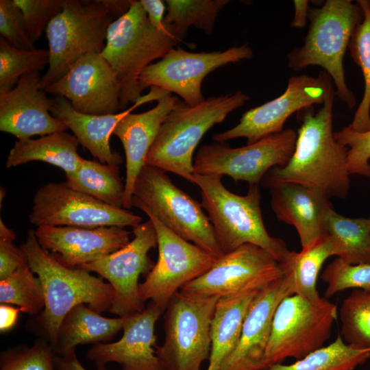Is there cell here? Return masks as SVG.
<instances>
[{
	"instance_id": "6da1fadb",
	"label": "cell",
	"mask_w": 370,
	"mask_h": 370,
	"mask_svg": "<svg viewBox=\"0 0 370 370\" xmlns=\"http://www.w3.org/2000/svg\"><path fill=\"white\" fill-rule=\"evenodd\" d=\"M334 95L333 90L317 112L313 106L297 112L301 123L293 154L285 166L273 167L264 175L260 182L263 186L289 182L304 186L329 199L347 196L350 186L348 148L334 136Z\"/></svg>"
},
{
	"instance_id": "7a4b0ae2",
	"label": "cell",
	"mask_w": 370,
	"mask_h": 370,
	"mask_svg": "<svg viewBox=\"0 0 370 370\" xmlns=\"http://www.w3.org/2000/svg\"><path fill=\"white\" fill-rule=\"evenodd\" d=\"M21 248L42 286L45 308L38 314V325L51 348L62 320L75 306L86 303L98 313L110 310L112 286L87 270L62 264L40 245L35 231H29Z\"/></svg>"
},
{
	"instance_id": "3957f363",
	"label": "cell",
	"mask_w": 370,
	"mask_h": 370,
	"mask_svg": "<svg viewBox=\"0 0 370 370\" xmlns=\"http://www.w3.org/2000/svg\"><path fill=\"white\" fill-rule=\"evenodd\" d=\"M131 0H65L48 25L49 64L40 88L62 77L83 56L101 53L111 23L130 8Z\"/></svg>"
},
{
	"instance_id": "277c9868",
	"label": "cell",
	"mask_w": 370,
	"mask_h": 370,
	"mask_svg": "<svg viewBox=\"0 0 370 370\" xmlns=\"http://www.w3.org/2000/svg\"><path fill=\"white\" fill-rule=\"evenodd\" d=\"M221 177L194 173L191 183L201 190V206L208 214L223 253L252 244L269 253L280 264L286 262L293 251L283 240L271 236L267 231L259 185H249L245 195H238L225 187Z\"/></svg>"
},
{
	"instance_id": "5b68a950",
	"label": "cell",
	"mask_w": 370,
	"mask_h": 370,
	"mask_svg": "<svg viewBox=\"0 0 370 370\" xmlns=\"http://www.w3.org/2000/svg\"><path fill=\"white\" fill-rule=\"evenodd\" d=\"M165 26L156 28L136 0H132L129 10L110 25L101 55L119 83L121 111L142 97L139 77L144 69L164 58L179 42L170 26Z\"/></svg>"
},
{
	"instance_id": "8992f818",
	"label": "cell",
	"mask_w": 370,
	"mask_h": 370,
	"mask_svg": "<svg viewBox=\"0 0 370 370\" xmlns=\"http://www.w3.org/2000/svg\"><path fill=\"white\" fill-rule=\"evenodd\" d=\"M249 97L241 90L211 97L195 105L179 101L162 123L145 163L192 182L194 151L204 135Z\"/></svg>"
},
{
	"instance_id": "52a82bcc",
	"label": "cell",
	"mask_w": 370,
	"mask_h": 370,
	"mask_svg": "<svg viewBox=\"0 0 370 370\" xmlns=\"http://www.w3.org/2000/svg\"><path fill=\"white\" fill-rule=\"evenodd\" d=\"M362 17L360 5L349 0H327L321 8L310 7L304 43L288 55V66L293 71L310 65L323 67L334 81L337 96L349 108L355 106L356 99L347 86L343 61Z\"/></svg>"
},
{
	"instance_id": "ba28073f",
	"label": "cell",
	"mask_w": 370,
	"mask_h": 370,
	"mask_svg": "<svg viewBox=\"0 0 370 370\" xmlns=\"http://www.w3.org/2000/svg\"><path fill=\"white\" fill-rule=\"evenodd\" d=\"M132 205L147 208L178 236L214 256L223 254L201 204L176 186L165 171L145 164L136 180Z\"/></svg>"
},
{
	"instance_id": "9c48e42d",
	"label": "cell",
	"mask_w": 370,
	"mask_h": 370,
	"mask_svg": "<svg viewBox=\"0 0 370 370\" xmlns=\"http://www.w3.org/2000/svg\"><path fill=\"white\" fill-rule=\"evenodd\" d=\"M337 317L336 305L325 297L312 301L294 294L284 298L273 315L264 369L288 358L299 360L323 347Z\"/></svg>"
},
{
	"instance_id": "30bf717a",
	"label": "cell",
	"mask_w": 370,
	"mask_h": 370,
	"mask_svg": "<svg viewBox=\"0 0 370 370\" xmlns=\"http://www.w3.org/2000/svg\"><path fill=\"white\" fill-rule=\"evenodd\" d=\"M219 298L177 292L164 310L165 338L157 347L162 370H200L209 359L210 328Z\"/></svg>"
},
{
	"instance_id": "8fae6325",
	"label": "cell",
	"mask_w": 370,
	"mask_h": 370,
	"mask_svg": "<svg viewBox=\"0 0 370 370\" xmlns=\"http://www.w3.org/2000/svg\"><path fill=\"white\" fill-rule=\"evenodd\" d=\"M139 209L155 227L158 258L139 284L138 295L142 302L150 300L164 311L179 289L206 273L219 258L178 236L147 208Z\"/></svg>"
},
{
	"instance_id": "7c38bea8",
	"label": "cell",
	"mask_w": 370,
	"mask_h": 370,
	"mask_svg": "<svg viewBox=\"0 0 370 370\" xmlns=\"http://www.w3.org/2000/svg\"><path fill=\"white\" fill-rule=\"evenodd\" d=\"M297 137L294 130L286 129L238 148L225 143L204 145L196 154L194 171L200 175H225L234 181L259 185L271 169L288 162Z\"/></svg>"
},
{
	"instance_id": "4fadbf2b",
	"label": "cell",
	"mask_w": 370,
	"mask_h": 370,
	"mask_svg": "<svg viewBox=\"0 0 370 370\" xmlns=\"http://www.w3.org/2000/svg\"><path fill=\"white\" fill-rule=\"evenodd\" d=\"M29 219L36 227H133L142 223L140 216L75 190L66 182L42 186L34 195Z\"/></svg>"
},
{
	"instance_id": "5bb4252c",
	"label": "cell",
	"mask_w": 370,
	"mask_h": 370,
	"mask_svg": "<svg viewBox=\"0 0 370 370\" xmlns=\"http://www.w3.org/2000/svg\"><path fill=\"white\" fill-rule=\"evenodd\" d=\"M253 54L247 44L223 51L190 52L173 48L144 69L139 77L140 86L142 90L157 87L174 92L187 105L195 106L205 100L201 84L207 75L222 66L251 59Z\"/></svg>"
},
{
	"instance_id": "9a60e30c",
	"label": "cell",
	"mask_w": 370,
	"mask_h": 370,
	"mask_svg": "<svg viewBox=\"0 0 370 370\" xmlns=\"http://www.w3.org/2000/svg\"><path fill=\"white\" fill-rule=\"evenodd\" d=\"M284 275L280 263L263 249L245 244L223 254L201 276L183 286L185 295L221 298L251 288H262Z\"/></svg>"
},
{
	"instance_id": "2e32d148",
	"label": "cell",
	"mask_w": 370,
	"mask_h": 370,
	"mask_svg": "<svg viewBox=\"0 0 370 370\" xmlns=\"http://www.w3.org/2000/svg\"><path fill=\"white\" fill-rule=\"evenodd\" d=\"M331 79L325 71L317 77L306 75L291 76L282 95L245 112L235 127L215 134L212 140L225 143L244 137L247 144H251L282 132L284 123L291 114L324 102L334 90Z\"/></svg>"
},
{
	"instance_id": "e0dca14e",
	"label": "cell",
	"mask_w": 370,
	"mask_h": 370,
	"mask_svg": "<svg viewBox=\"0 0 370 370\" xmlns=\"http://www.w3.org/2000/svg\"><path fill=\"white\" fill-rule=\"evenodd\" d=\"M134 238L121 249L81 268L96 272L112 286L114 299L109 311L119 317L142 311L145 303L138 295L139 276L153 267L148 252L157 246V235L150 219L133 227Z\"/></svg>"
},
{
	"instance_id": "ac0fdd59",
	"label": "cell",
	"mask_w": 370,
	"mask_h": 370,
	"mask_svg": "<svg viewBox=\"0 0 370 370\" xmlns=\"http://www.w3.org/2000/svg\"><path fill=\"white\" fill-rule=\"evenodd\" d=\"M43 90L66 98L81 113L104 115L121 110L119 83L100 53L83 56L62 77Z\"/></svg>"
},
{
	"instance_id": "d6986e66",
	"label": "cell",
	"mask_w": 370,
	"mask_h": 370,
	"mask_svg": "<svg viewBox=\"0 0 370 370\" xmlns=\"http://www.w3.org/2000/svg\"><path fill=\"white\" fill-rule=\"evenodd\" d=\"M38 71L22 76L10 91L0 94V130L18 140L65 132L68 127L50 114L53 98L40 88Z\"/></svg>"
},
{
	"instance_id": "ffe728a7",
	"label": "cell",
	"mask_w": 370,
	"mask_h": 370,
	"mask_svg": "<svg viewBox=\"0 0 370 370\" xmlns=\"http://www.w3.org/2000/svg\"><path fill=\"white\" fill-rule=\"evenodd\" d=\"M291 295L293 284L286 275L257 293L245 315L237 346L219 370H264V353L275 311L280 301Z\"/></svg>"
},
{
	"instance_id": "44dd1931",
	"label": "cell",
	"mask_w": 370,
	"mask_h": 370,
	"mask_svg": "<svg viewBox=\"0 0 370 370\" xmlns=\"http://www.w3.org/2000/svg\"><path fill=\"white\" fill-rule=\"evenodd\" d=\"M35 234L40 245L64 265L77 268L125 247L131 232L121 226L95 228L39 226Z\"/></svg>"
},
{
	"instance_id": "7402d4cb",
	"label": "cell",
	"mask_w": 370,
	"mask_h": 370,
	"mask_svg": "<svg viewBox=\"0 0 370 370\" xmlns=\"http://www.w3.org/2000/svg\"><path fill=\"white\" fill-rule=\"evenodd\" d=\"M163 312L149 301L142 311L124 316L120 340L95 344L88 352V358L97 367L114 362L121 366V370H162L153 347H156L155 324Z\"/></svg>"
},
{
	"instance_id": "603a6c76",
	"label": "cell",
	"mask_w": 370,
	"mask_h": 370,
	"mask_svg": "<svg viewBox=\"0 0 370 370\" xmlns=\"http://www.w3.org/2000/svg\"><path fill=\"white\" fill-rule=\"evenodd\" d=\"M134 105L124 111L104 115L87 114L76 111L70 101L62 97H54L50 112L70 129L80 145L86 148L100 162L119 166L122 157L110 146V137L117 123L140 106L158 101L168 93L160 88L151 87Z\"/></svg>"
},
{
	"instance_id": "cb8c5ba5",
	"label": "cell",
	"mask_w": 370,
	"mask_h": 370,
	"mask_svg": "<svg viewBox=\"0 0 370 370\" xmlns=\"http://www.w3.org/2000/svg\"><path fill=\"white\" fill-rule=\"evenodd\" d=\"M267 188L273 212L279 221L295 227L301 250L312 247L325 238V220L333 208L328 198L294 183H274Z\"/></svg>"
},
{
	"instance_id": "d4e9b609",
	"label": "cell",
	"mask_w": 370,
	"mask_h": 370,
	"mask_svg": "<svg viewBox=\"0 0 370 370\" xmlns=\"http://www.w3.org/2000/svg\"><path fill=\"white\" fill-rule=\"evenodd\" d=\"M179 101L176 97L168 93L152 109L142 113H129L116 125L112 134L119 138L125 153L124 209L132 208L134 186L140 171L146 164L147 153L162 123Z\"/></svg>"
},
{
	"instance_id": "484cf974",
	"label": "cell",
	"mask_w": 370,
	"mask_h": 370,
	"mask_svg": "<svg viewBox=\"0 0 370 370\" xmlns=\"http://www.w3.org/2000/svg\"><path fill=\"white\" fill-rule=\"evenodd\" d=\"M261 289L251 288L218 299L211 323V349L206 370H219L235 349L249 307Z\"/></svg>"
},
{
	"instance_id": "4316f807",
	"label": "cell",
	"mask_w": 370,
	"mask_h": 370,
	"mask_svg": "<svg viewBox=\"0 0 370 370\" xmlns=\"http://www.w3.org/2000/svg\"><path fill=\"white\" fill-rule=\"evenodd\" d=\"M124 321L125 317L106 318L79 304L62 320L52 349L58 356H63L78 345L107 342L123 329Z\"/></svg>"
},
{
	"instance_id": "83f0119b",
	"label": "cell",
	"mask_w": 370,
	"mask_h": 370,
	"mask_svg": "<svg viewBox=\"0 0 370 370\" xmlns=\"http://www.w3.org/2000/svg\"><path fill=\"white\" fill-rule=\"evenodd\" d=\"M79 145L77 138L66 132H55L36 139L18 140L10 150L5 165L11 168L41 161L62 169L65 174L73 173L83 159L77 153Z\"/></svg>"
},
{
	"instance_id": "f1b7e54d",
	"label": "cell",
	"mask_w": 370,
	"mask_h": 370,
	"mask_svg": "<svg viewBox=\"0 0 370 370\" xmlns=\"http://www.w3.org/2000/svg\"><path fill=\"white\" fill-rule=\"evenodd\" d=\"M325 236L332 243L333 256L346 263H370V223L369 218H349L329 212Z\"/></svg>"
},
{
	"instance_id": "f546056e",
	"label": "cell",
	"mask_w": 370,
	"mask_h": 370,
	"mask_svg": "<svg viewBox=\"0 0 370 370\" xmlns=\"http://www.w3.org/2000/svg\"><path fill=\"white\" fill-rule=\"evenodd\" d=\"M119 166L83 158L79 168L66 174L69 187L91 196L110 206L123 208L125 183Z\"/></svg>"
},
{
	"instance_id": "4dcf8cb0",
	"label": "cell",
	"mask_w": 370,
	"mask_h": 370,
	"mask_svg": "<svg viewBox=\"0 0 370 370\" xmlns=\"http://www.w3.org/2000/svg\"><path fill=\"white\" fill-rule=\"evenodd\" d=\"M332 256V243L325 237L308 249L293 251L289 260L280 264L284 275L293 284L294 294L312 301L321 298L317 288L318 275L325 261Z\"/></svg>"
},
{
	"instance_id": "1f68e13d",
	"label": "cell",
	"mask_w": 370,
	"mask_h": 370,
	"mask_svg": "<svg viewBox=\"0 0 370 370\" xmlns=\"http://www.w3.org/2000/svg\"><path fill=\"white\" fill-rule=\"evenodd\" d=\"M370 358V349L352 347L338 334L335 341L290 365L278 363L264 370H354Z\"/></svg>"
},
{
	"instance_id": "d6a6232c",
	"label": "cell",
	"mask_w": 370,
	"mask_h": 370,
	"mask_svg": "<svg viewBox=\"0 0 370 370\" xmlns=\"http://www.w3.org/2000/svg\"><path fill=\"white\" fill-rule=\"evenodd\" d=\"M167 13L164 24L170 26L181 41L190 27L210 34L212 32L219 12L229 0H166Z\"/></svg>"
},
{
	"instance_id": "836d02e7",
	"label": "cell",
	"mask_w": 370,
	"mask_h": 370,
	"mask_svg": "<svg viewBox=\"0 0 370 370\" xmlns=\"http://www.w3.org/2000/svg\"><path fill=\"white\" fill-rule=\"evenodd\" d=\"M363 12V20L356 27L350 40V54L362 72L365 92L352 123L348 127L357 132L370 130V12L367 1H357Z\"/></svg>"
},
{
	"instance_id": "e575fe53",
	"label": "cell",
	"mask_w": 370,
	"mask_h": 370,
	"mask_svg": "<svg viewBox=\"0 0 370 370\" xmlns=\"http://www.w3.org/2000/svg\"><path fill=\"white\" fill-rule=\"evenodd\" d=\"M339 334L347 344L370 349V290L356 289L341 306Z\"/></svg>"
},
{
	"instance_id": "d590c367",
	"label": "cell",
	"mask_w": 370,
	"mask_h": 370,
	"mask_svg": "<svg viewBox=\"0 0 370 370\" xmlns=\"http://www.w3.org/2000/svg\"><path fill=\"white\" fill-rule=\"evenodd\" d=\"M28 262L7 278L0 280V302L15 304L21 312L39 314L45 308L41 282L36 278Z\"/></svg>"
},
{
	"instance_id": "8d00e7d4",
	"label": "cell",
	"mask_w": 370,
	"mask_h": 370,
	"mask_svg": "<svg viewBox=\"0 0 370 370\" xmlns=\"http://www.w3.org/2000/svg\"><path fill=\"white\" fill-rule=\"evenodd\" d=\"M49 64V50L18 49L0 37V94L10 91L24 75L39 72Z\"/></svg>"
},
{
	"instance_id": "74e56055",
	"label": "cell",
	"mask_w": 370,
	"mask_h": 370,
	"mask_svg": "<svg viewBox=\"0 0 370 370\" xmlns=\"http://www.w3.org/2000/svg\"><path fill=\"white\" fill-rule=\"evenodd\" d=\"M321 278L327 284L326 299L348 288L370 290V263L351 264L337 258L327 266Z\"/></svg>"
},
{
	"instance_id": "f35d334b",
	"label": "cell",
	"mask_w": 370,
	"mask_h": 370,
	"mask_svg": "<svg viewBox=\"0 0 370 370\" xmlns=\"http://www.w3.org/2000/svg\"><path fill=\"white\" fill-rule=\"evenodd\" d=\"M53 351L45 341L30 347L3 352L0 370H56Z\"/></svg>"
},
{
	"instance_id": "ab89813d",
	"label": "cell",
	"mask_w": 370,
	"mask_h": 370,
	"mask_svg": "<svg viewBox=\"0 0 370 370\" xmlns=\"http://www.w3.org/2000/svg\"><path fill=\"white\" fill-rule=\"evenodd\" d=\"M336 140L348 148L347 169L349 174L370 177V130L357 132L348 126L334 133Z\"/></svg>"
},
{
	"instance_id": "60d3db41",
	"label": "cell",
	"mask_w": 370,
	"mask_h": 370,
	"mask_svg": "<svg viewBox=\"0 0 370 370\" xmlns=\"http://www.w3.org/2000/svg\"><path fill=\"white\" fill-rule=\"evenodd\" d=\"M21 9L31 40L34 43L51 21L64 8L65 0H14Z\"/></svg>"
},
{
	"instance_id": "b9f144b4",
	"label": "cell",
	"mask_w": 370,
	"mask_h": 370,
	"mask_svg": "<svg viewBox=\"0 0 370 370\" xmlns=\"http://www.w3.org/2000/svg\"><path fill=\"white\" fill-rule=\"evenodd\" d=\"M0 34L1 37L14 47L25 50L35 49L23 13L14 0L0 1Z\"/></svg>"
},
{
	"instance_id": "7bdbcfd3",
	"label": "cell",
	"mask_w": 370,
	"mask_h": 370,
	"mask_svg": "<svg viewBox=\"0 0 370 370\" xmlns=\"http://www.w3.org/2000/svg\"><path fill=\"white\" fill-rule=\"evenodd\" d=\"M13 242L0 238V280L7 278L28 262L21 248L17 247Z\"/></svg>"
},
{
	"instance_id": "ee69618b",
	"label": "cell",
	"mask_w": 370,
	"mask_h": 370,
	"mask_svg": "<svg viewBox=\"0 0 370 370\" xmlns=\"http://www.w3.org/2000/svg\"><path fill=\"white\" fill-rule=\"evenodd\" d=\"M140 5L147 14L151 24L158 29L166 27L164 24V3L161 0H140Z\"/></svg>"
},
{
	"instance_id": "f6af8a7d",
	"label": "cell",
	"mask_w": 370,
	"mask_h": 370,
	"mask_svg": "<svg viewBox=\"0 0 370 370\" xmlns=\"http://www.w3.org/2000/svg\"><path fill=\"white\" fill-rule=\"evenodd\" d=\"M54 362L56 370H86L78 360L75 349L63 356L55 355ZM98 370H108L105 367H97Z\"/></svg>"
},
{
	"instance_id": "bcb514c9",
	"label": "cell",
	"mask_w": 370,
	"mask_h": 370,
	"mask_svg": "<svg viewBox=\"0 0 370 370\" xmlns=\"http://www.w3.org/2000/svg\"><path fill=\"white\" fill-rule=\"evenodd\" d=\"M21 309L16 308L5 304L0 306V330L7 331L15 325Z\"/></svg>"
},
{
	"instance_id": "7dc6e473",
	"label": "cell",
	"mask_w": 370,
	"mask_h": 370,
	"mask_svg": "<svg viewBox=\"0 0 370 370\" xmlns=\"http://www.w3.org/2000/svg\"><path fill=\"white\" fill-rule=\"evenodd\" d=\"M295 6V14L291 27L294 28H302L306 26L309 14V1L307 0L293 1Z\"/></svg>"
},
{
	"instance_id": "c3c4849f",
	"label": "cell",
	"mask_w": 370,
	"mask_h": 370,
	"mask_svg": "<svg viewBox=\"0 0 370 370\" xmlns=\"http://www.w3.org/2000/svg\"><path fill=\"white\" fill-rule=\"evenodd\" d=\"M367 5H368L369 11L370 12V1H367Z\"/></svg>"
},
{
	"instance_id": "681fc988",
	"label": "cell",
	"mask_w": 370,
	"mask_h": 370,
	"mask_svg": "<svg viewBox=\"0 0 370 370\" xmlns=\"http://www.w3.org/2000/svg\"><path fill=\"white\" fill-rule=\"evenodd\" d=\"M369 223H370V217H369Z\"/></svg>"
}]
</instances>
